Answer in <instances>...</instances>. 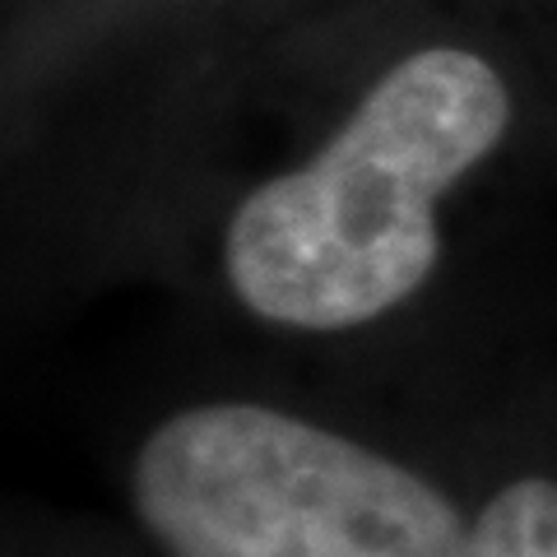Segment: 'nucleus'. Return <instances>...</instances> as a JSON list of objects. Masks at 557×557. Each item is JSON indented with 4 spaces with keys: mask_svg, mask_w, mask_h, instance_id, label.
I'll return each instance as SVG.
<instances>
[{
    "mask_svg": "<svg viewBox=\"0 0 557 557\" xmlns=\"http://www.w3.org/2000/svg\"><path fill=\"white\" fill-rule=\"evenodd\" d=\"M511 126V94L474 51L428 47L381 75L298 172L237 205L223 265L237 302L284 330H354L437 270V205Z\"/></svg>",
    "mask_w": 557,
    "mask_h": 557,
    "instance_id": "1",
    "label": "nucleus"
},
{
    "mask_svg": "<svg viewBox=\"0 0 557 557\" xmlns=\"http://www.w3.org/2000/svg\"><path fill=\"white\" fill-rule=\"evenodd\" d=\"M163 557H469L474 520L418 469L298 413L219 399L163 418L131 465Z\"/></svg>",
    "mask_w": 557,
    "mask_h": 557,
    "instance_id": "2",
    "label": "nucleus"
},
{
    "mask_svg": "<svg viewBox=\"0 0 557 557\" xmlns=\"http://www.w3.org/2000/svg\"><path fill=\"white\" fill-rule=\"evenodd\" d=\"M469 557H557V479L502 483L474 516Z\"/></svg>",
    "mask_w": 557,
    "mask_h": 557,
    "instance_id": "3",
    "label": "nucleus"
}]
</instances>
